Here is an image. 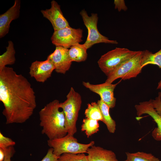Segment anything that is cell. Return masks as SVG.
Returning a JSON list of instances; mask_svg holds the SVG:
<instances>
[{"label": "cell", "instance_id": "22", "mask_svg": "<svg viewBox=\"0 0 161 161\" xmlns=\"http://www.w3.org/2000/svg\"><path fill=\"white\" fill-rule=\"evenodd\" d=\"M127 159L130 161H160L152 154L142 152L134 153L126 152Z\"/></svg>", "mask_w": 161, "mask_h": 161}, {"label": "cell", "instance_id": "2", "mask_svg": "<svg viewBox=\"0 0 161 161\" xmlns=\"http://www.w3.org/2000/svg\"><path fill=\"white\" fill-rule=\"evenodd\" d=\"M60 104L58 100H55L39 112L40 125L42 128L41 133L49 140L60 138L67 134L64 114L63 111L59 110Z\"/></svg>", "mask_w": 161, "mask_h": 161}, {"label": "cell", "instance_id": "24", "mask_svg": "<svg viewBox=\"0 0 161 161\" xmlns=\"http://www.w3.org/2000/svg\"><path fill=\"white\" fill-rule=\"evenodd\" d=\"M15 144V141L5 136L0 132V148L5 150L10 147L13 146Z\"/></svg>", "mask_w": 161, "mask_h": 161}, {"label": "cell", "instance_id": "8", "mask_svg": "<svg viewBox=\"0 0 161 161\" xmlns=\"http://www.w3.org/2000/svg\"><path fill=\"white\" fill-rule=\"evenodd\" d=\"M83 30L80 28L67 27L54 31L51 40L56 47L61 46L68 49L83 41Z\"/></svg>", "mask_w": 161, "mask_h": 161}, {"label": "cell", "instance_id": "25", "mask_svg": "<svg viewBox=\"0 0 161 161\" xmlns=\"http://www.w3.org/2000/svg\"><path fill=\"white\" fill-rule=\"evenodd\" d=\"M151 100L152 105L158 114L161 117V92L158 93V95L155 100Z\"/></svg>", "mask_w": 161, "mask_h": 161}, {"label": "cell", "instance_id": "31", "mask_svg": "<svg viewBox=\"0 0 161 161\" xmlns=\"http://www.w3.org/2000/svg\"><path fill=\"white\" fill-rule=\"evenodd\" d=\"M124 161H130L129 160L127 159L126 160H124Z\"/></svg>", "mask_w": 161, "mask_h": 161}, {"label": "cell", "instance_id": "1", "mask_svg": "<svg viewBox=\"0 0 161 161\" xmlns=\"http://www.w3.org/2000/svg\"><path fill=\"white\" fill-rule=\"evenodd\" d=\"M0 100L6 124L22 123L32 115L36 107L35 92L28 80L12 67L0 70Z\"/></svg>", "mask_w": 161, "mask_h": 161}, {"label": "cell", "instance_id": "12", "mask_svg": "<svg viewBox=\"0 0 161 161\" xmlns=\"http://www.w3.org/2000/svg\"><path fill=\"white\" fill-rule=\"evenodd\" d=\"M55 67L51 61L47 59L43 61H35L30 67L29 74L39 82L44 83L51 76Z\"/></svg>", "mask_w": 161, "mask_h": 161}, {"label": "cell", "instance_id": "30", "mask_svg": "<svg viewBox=\"0 0 161 161\" xmlns=\"http://www.w3.org/2000/svg\"><path fill=\"white\" fill-rule=\"evenodd\" d=\"M157 89H160L161 90V80L159 82L157 88Z\"/></svg>", "mask_w": 161, "mask_h": 161}, {"label": "cell", "instance_id": "29", "mask_svg": "<svg viewBox=\"0 0 161 161\" xmlns=\"http://www.w3.org/2000/svg\"><path fill=\"white\" fill-rule=\"evenodd\" d=\"M5 150L0 148V161L4 160L5 156Z\"/></svg>", "mask_w": 161, "mask_h": 161}, {"label": "cell", "instance_id": "4", "mask_svg": "<svg viewBox=\"0 0 161 161\" xmlns=\"http://www.w3.org/2000/svg\"><path fill=\"white\" fill-rule=\"evenodd\" d=\"M138 52L126 48L116 47L102 55L97 63L102 71L107 76Z\"/></svg>", "mask_w": 161, "mask_h": 161}, {"label": "cell", "instance_id": "27", "mask_svg": "<svg viewBox=\"0 0 161 161\" xmlns=\"http://www.w3.org/2000/svg\"><path fill=\"white\" fill-rule=\"evenodd\" d=\"M115 9H117L119 11L121 10L126 11L128 8L123 0H115L114 1Z\"/></svg>", "mask_w": 161, "mask_h": 161}, {"label": "cell", "instance_id": "23", "mask_svg": "<svg viewBox=\"0 0 161 161\" xmlns=\"http://www.w3.org/2000/svg\"><path fill=\"white\" fill-rule=\"evenodd\" d=\"M57 161H88L84 153H64L60 156Z\"/></svg>", "mask_w": 161, "mask_h": 161}, {"label": "cell", "instance_id": "10", "mask_svg": "<svg viewBox=\"0 0 161 161\" xmlns=\"http://www.w3.org/2000/svg\"><path fill=\"white\" fill-rule=\"evenodd\" d=\"M54 65L57 73L65 74L69 69L72 61L69 54V49L61 46L56 47L55 51L47 57Z\"/></svg>", "mask_w": 161, "mask_h": 161}, {"label": "cell", "instance_id": "19", "mask_svg": "<svg viewBox=\"0 0 161 161\" xmlns=\"http://www.w3.org/2000/svg\"><path fill=\"white\" fill-rule=\"evenodd\" d=\"M141 64L142 68L151 64L156 65L161 69V49L154 53L147 50L143 51Z\"/></svg>", "mask_w": 161, "mask_h": 161}, {"label": "cell", "instance_id": "18", "mask_svg": "<svg viewBox=\"0 0 161 161\" xmlns=\"http://www.w3.org/2000/svg\"><path fill=\"white\" fill-rule=\"evenodd\" d=\"M6 49V51L0 56V70L7 65L14 64L16 61V51L13 43L11 41H8Z\"/></svg>", "mask_w": 161, "mask_h": 161}, {"label": "cell", "instance_id": "16", "mask_svg": "<svg viewBox=\"0 0 161 161\" xmlns=\"http://www.w3.org/2000/svg\"><path fill=\"white\" fill-rule=\"evenodd\" d=\"M97 103L102 115V122L106 125L109 132L114 133L116 130V124L110 114V107L101 99L98 100Z\"/></svg>", "mask_w": 161, "mask_h": 161}, {"label": "cell", "instance_id": "20", "mask_svg": "<svg viewBox=\"0 0 161 161\" xmlns=\"http://www.w3.org/2000/svg\"><path fill=\"white\" fill-rule=\"evenodd\" d=\"M99 124L96 120L85 118L83 120L81 130L84 131L87 137L89 138L99 131Z\"/></svg>", "mask_w": 161, "mask_h": 161}, {"label": "cell", "instance_id": "5", "mask_svg": "<svg viewBox=\"0 0 161 161\" xmlns=\"http://www.w3.org/2000/svg\"><path fill=\"white\" fill-rule=\"evenodd\" d=\"M47 144L53 148V153L59 157L64 153L78 154L86 153L87 149L94 145L95 142L91 141L87 144L79 143L73 136L67 134L59 138L48 140Z\"/></svg>", "mask_w": 161, "mask_h": 161}, {"label": "cell", "instance_id": "3", "mask_svg": "<svg viewBox=\"0 0 161 161\" xmlns=\"http://www.w3.org/2000/svg\"><path fill=\"white\" fill-rule=\"evenodd\" d=\"M82 103L80 95L72 87L66 96V100L60 103V108L62 109L65 117V126L67 134L74 135L77 131L76 122Z\"/></svg>", "mask_w": 161, "mask_h": 161}, {"label": "cell", "instance_id": "6", "mask_svg": "<svg viewBox=\"0 0 161 161\" xmlns=\"http://www.w3.org/2000/svg\"><path fill=\"white\" fill-rule=\"evenodd\" d=\"M143 54V51H138L134 56L108 75L105 82L112 83L119 78L125 80L136 77L143 68L141 64Z\"/></svg>", "mask_w": 161, "mask_h": 161}, {"label": "cell", "instance_id": "11", "mask_svg": "<svg viewBox=\"0 0 161 161\" xmlns=\"http://www.w3.org/2000/svg\"><path fill=\"white\" fill-rule=\"evenodd\" d=\"M51 7L49 9L42 10L43 16L51 23L54 31L70 27L69 22L64 17L60 6L55 0L51 1Z\"/></svg>", "mask_w": 161, "mask_h": 161}, {"label": "cell", "instance_id": "26", "mask_svg": "<svg viewBox=\"0 0 161 161\" xmlns=\"http://www.w3.org/2000/svg\"><path fill=\"white\" fill-rule=\"evenodd\" d=\"M59 157L53 153V148H50L46 155L41 161H57Z\"/></svg>", "mask_w": 161, "mask_h": 161}, {"label": "cell", "instance_id": "7", "mask_svg": "<svg viewBox=\"0 0 161 161\" xmlns=\"http://www.w3.org/2000/svg\"><path fill=\"white\" fill-rule=\"evenodd\" d=\"M80 14L88 31L86 40L84 44L87 49L99 43L118 44L117 41L109 40L99 32L97 28L98 17L97 13H92L91 16H89L86 11L83 9L80 12Z\"/></svg>", "mask_w": 161, "mask_h": 161}, {"label": "cell", "instance_id": "17", "mask_svg": "<svg viewBox=\"0 0 161 161\" xmlns=\"http://www.w3.org/2000/svg\"><path fill=\"white\" fill-rule=\"evenodd\" d=\"M87 49L84 44L79 43L72 46L69 49V54L72 61L79 62L86 61L88 55Z\"/></svg>", "mask_w": 161, "mask_h": 161}, {"label": "cell", "instance_id": "15", "mask_svg": "<svg viewBox=\"0 0 161 161\" xmlns=\"http://www.w3.org/2000/svg\"><path fill=\"white\" fill-rule=\"evenodd\" d=\"M86 153L88 161H118L113 151L94 145L87 149Z\"/></svg>", "mask_w": 161, "mask_h": 161}, {"label": "cell", "instance_id": "14", "mask_svg": "<svg viewBox=\"0 0 161 161\" xmlns=\"http://www.w3.org/2000/svg\"><path fill=\"white\" fill-rule=\"evenodd\" d=\"M21 1L15 0L14 5L5 13L0 15V38L9 32L11 21L18 18L20 15Z\"/></svg>", "mask_w": 161, "mask_h": 161}, {"label": "cell", "instance_id": "9", "mask_svg": "<svg viewBox=\"0 0 161 161\" xmlns=\"http://www.w3.org/2000/svg\"><path fill=\"white\" fill-rule=\"evenodd\" d=\"M82 84L89 90L99 95L100 99L110 108L114 107L116 98L114 96V90L117 83L112 84L107 82L98 84H92L83 81Z\"/></svg>", "mask_w": 161, "mask_h": 161}, {"label": "cell", "instance_id": "21", "mask_svg": "<svg viewBox=\"0 0 161 161\" xmlns=\"http://www.w3.org/2000/svg\"><path fill=\"white\" fill-rule=\"evenodd\" d=\"M84 114L86 118L102 122L103 118L99 106L95 102L87 104Z\"/></svg>", "mask_w": 161, "mask_h": 161}, {"label": "cell", "instance_id": "28", "mask_svg": "<svg viewBox=\"0 0 161 161\" xmlns=\"http://www.w3.org/2000/svg\"><path fill=\"white\" fill-rule=\"evenodd\" d=\"M13 146H10L5 150V156L3 161H11V158L15 153Z\"/></svg>", "mask_w": 161, "mask_h": 161}, {"label": "cell", "instance_id": "13", "mask_svg": "<svg viewBox=\"0 0 161 161\" xmlns=\"http://www.w3.org/2000/svg\"><path fill=\"white\" fill-rule=\"evenodd\" d=\"M137 115L139 117L143 114H147L150 115L157 123V126L152 132L154 138L157 140H161V117L153 107L150 99L148 101L140 102L135 106Z\"/></svg>", "mask_w": 161, "mask_h": 161}]
</instances>
